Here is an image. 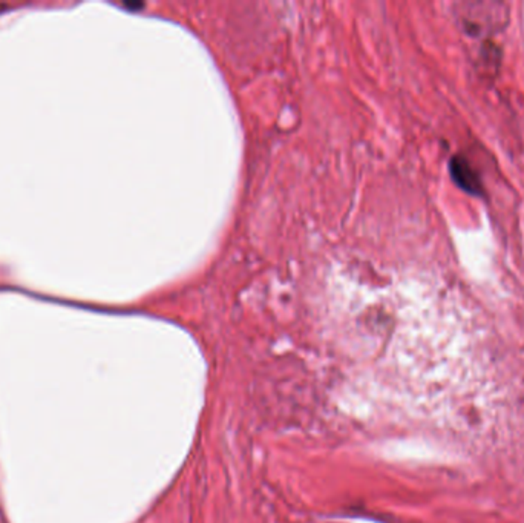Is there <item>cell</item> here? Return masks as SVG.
I'll return each mask as SVG.
<instances>
[{
  "label": "cell",
  "instance_id": "1",
  "mask_svg": "<svg viewBox=\"0 0 524 523\" xmlns=\"http://www.w3.org/2000/svg\"><path fill=\"white\" fill-rule=\"evenodd\" d=\"M449 169H451L453 180L457 183V186L462 188L464 192L471 195H482L483 186L480 181L477 172L472 169L469 161L463 157H453L451 163H449Z\"/></svg>",
  "mask_w": 524,
  "mask_h": 523
}]
</instances>
